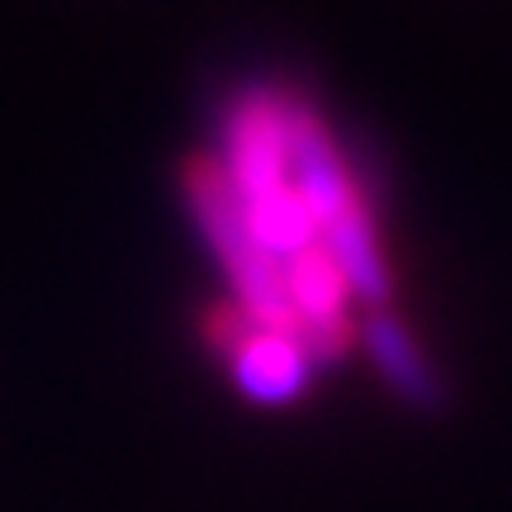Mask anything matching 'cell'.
<instances>
[{
  "instance_id": "cell-1",
  "label": "cell",
  "mask_w": 512,
  "mask_h": 512,
  "mask_svg": "<svg viewBox=\"0 0 512 512\" xmlns=\"http://www.w3.org/2000/svg\"><path fill=\"white\" fill-rule=\"evenodd\" d=\"M185 200H190V214L200 223L204 242L214 247L219 266L233 280L238 309L252 318L256 328L294 332L299 337V318H294L285 275H280V266L271 256L261 252V242L252 238L247 214H242V204L233 195L228 176L219 171V162H190V171H185Z\"/></svg>"
},
{
  "instance_id": "cell-2",
  "label": "cell",
  "mask_w": 512,
  "mask_h": 512,
  "mask_svg": "<svg viewBox=\"0 0 512 512\" xmlns=\"http://www.w3.org/2000/svg\"><path fill=\"white\" fill-rule=\"evenodd\" d=\"M219 171L228 176L242 209L266 204L290 190V152H285V95L247 91L223 119V157Z\"/></svg>"
},
{
  "instance_id": "cell-3",
  "label": "cell",
  "mask_w": 512,
  "mask_h": 512,
  "mask_svg": "<svg viewBox=\"0 0 512 512\" xmlns=\"http://www.w3.org/2000/svg\"><path fill=\"white\" fill-rule=\"evenodd\" d=\"M214 337L223 342L233 380L252 403H290L304 394V384L313 375V356L294 332L256 328L247 313L242 318L223 313Z\"/></svg>"
},
{
  "instance_id": "cell-4",
  "label": "cell",
  "mask_w": 512,
  "mask_h": 512,
  "mask_svg": "<svg viewBox=\"0 0 512 512\" xmlns=\"http://www.w3.org/2000/svg\"><path fill=\"white\" fill-rule=\"evenodd\" d=\"M285 152H290V190L309 209L313 228H323L337 214H347L351 204H361L337 143L318 124V114L299 100H285Z\"/></svg>"
},
{
  "instance_id": "cell-5",
  "label": "cell",
  "mask_w": 512,
  "mask_h": 512,
  "mask_svg": "<svg viewBox=\"0 0 512 512\" xmlns=\"http://www.w3.org/2000/svg\"><path fill=\"white\" fill-rule=\"evenodd\" d=\"M361 342H366V356L370 366L380 370V380L399 394L408 408H418V413H437L441 399H446V389H441L437 370L427 366V356L422 347L413 342V332L403 328L394 313H370L366 323H361Z\"/></svg>"
},
{
  "instance_id": "cell-6",
  "label": "cell",
  "mask_w": 512,
  "mask_h": 512,
  "mask_svg": "<svg viewBox=\"0 0 512 512\" xmlns=\"http://www.w3.org/2000/svg\"><path fill=\"white\" fill-rule=\"evenodd\" d=\"M318 247L332 256V266L342 271L347 280V290L366 304V309L380 313L389 304V290H394V280H389V261L380 252V238H375V223H370L366 204H351L347 214H337L332 223L318 228Z\"/></svg>"
}]
</instances>
